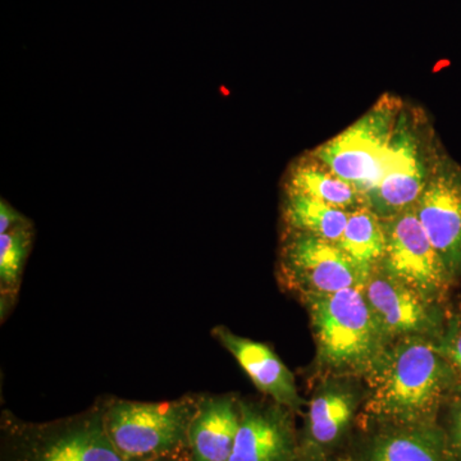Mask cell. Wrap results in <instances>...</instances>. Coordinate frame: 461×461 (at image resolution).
<instances>
[{"mask_svg": "<svg viewBox=\"0 0 461 461\" xmlns=\"http://www.w3.org/2000/svg\"><path fill=\"white\" fill-rule=\"evenodd\" d=\"M309 311L321 360L332 366H369L382 333L362 287L309 294Z\"/></svg>", "mask_w": 461, "mask_h": 461, "instance_id": "obj_4", "label": "cell"}, {"mask_svg": "<svg viewBox=\"0 0 461 461\" xmlns=\"http://www.w3.org/2000/svg\"><path fill=\"white\" fill-rule=\"evenodd\" d=\"M212 335L238 360L260 393L271 397L278 405L288 408L299 405L295 378L272 348L241 338L223 326L214 327Z\"/></svg>", "mask_w": 461, "mask_h": 461, "instance_id": "obj_11", "label": "cell"}, {"mask_svg": "<svg viewBox=\"0 0 461 461\" xmlns=\"http://www.w3.org/2000/svg\"><path fill=\"white\" fill-rule=\"evenodd\" d=\"M285 267L309 294H332L363 287L364 275L335 242L302 233L285 250Z\"/></svg>", "mask_w": 461, "mask_h": 461, "instance_id": "obj_7", "label": "cell"}, {"mask_svg": "<svg viewBox=\"0 0 461 461\" xmlns=\"http://www.w3.org/2000/svg\"><path fill=\"white\" fill-rule=\"evenodd\" d=\"M198 400L199 396L167 402L105 400V429L126 460L182 453L187 450V437Z\"/></svg>", "mask_w": 461, "mask_h": 461, "instance_id": "obj_3", "label": "cell"}, {"mask_svg": "<svg viewBox=\"0 0 461 461\" xmlns=\"http://www.w3.org/2000/svg\"><path fill=\"white\" fill-rule=\"evenodd\" d=\"M240 427L229 461H288L293 441L276 409L240 402Z\"/></svg>", "mask_w": 461, "mask_h": 461, "instance_id": "obj_13", "label": "cell"}, {"mask_svg": "<svg viewBox=\"0 0 461 461\" xmlns=\"http://www.w3.org/2000/svg\"><path fill=\"white\" fill-rule=\"evenodd\" d=\"M354 411V399L344 390H329L315 397L309 408V429L315 441L330 444L348 426Z\"/></svg>", "mask_w": 461, "mask_h": 461, "instance_id": "obj_18", "label": "cell"}, {"mask_svg": "<svg viewBox=\"0 0 461 461\" xmlns=\"http://www.w3.org/2000/svg\"><path fill=\"white\" fill-rule=\"evenodd\" d=\"M240 418V402L232 396H199L187 437L190 460L229 461Z\"/></svg>", "mask_w": 461, "mask_h": 461, "instance_id": "obj_12", "label": "cell"}, {"mask_svg": "<svg viewBox=\"0 0 461 461\" xmlns=\"http://www.w3.org/2000/svg\"><path fill=\"white\" fill-rule=\"evenodd\" d=\"M393 112L388 103L378 104L318 149L321 162L362 195L372 193L384 171L395 133Z\"/></svg>", "mask_w": 461, "mask_h": 461, "instance_id": "obj_5", "label": "cell"}, {"mask_svg": "<svg viewBox=\"0 0 461 461\" xmlns=\"http://www.w3.org/2000/svg\"><path fill=\"white\" fill-rule=\"evenodd\" d=\"M384 229V272L424 296L444 290L450 269L421 226L414 206L393 215Z\"/></svg>", "mask_w": 461, "mask_h": 461, "instance_id": "obj_6", "label": "cell"}, {"mask_svg": "<svg viewBox=\"0 0 461 461\" xmlns=\"http://www.w3.org/2000/svg\"><path fill=\"white\" fill-rule=\"evenodd\" d=\"M338 245L366 276L384 260L386 253V229L368 206L348 212V220Z\"/></svg>", "mask_w": 461, "mask_h": 461, "instance_id": "obj_14", "label": "cell"}, {"mask_svg": "<svg viewBox=\"0 0 461 461\" xmlns=\"http://www.w3.org/2000/svg\"><path fill=\"white\" fill-rule=\"evenodd\" d=\"M288 194H300L338 206V208H357L359 193L329 168L315 165H300L291 172L287 184Z\"/></svg>", "mask_w": 461, "mask_h": 461, "instance_id": "obj_16", "label": "cell"}, {"mask_svg": "<svg viewBox=\"0 0 461 461\" xmlns=\"http://www.w3.org/2000/svg\"><path fill=\"white\" fill-rule=\"evenodd\" d=\"M454 435L456 444L461 447V408L456 411L454 420Z\"/></svg>", "mask_w": 461, "mask_h": 461, "instance_id": "obj_23", "label": "cell"}, {"mask_svg": "<svg viewBox=\"0 0 461 461\" xmlns=\"http://www.w3.org/2000/svg\"><path fill=\"white\" fill-rule=\"evenodd\" d=\"M427 182L414 139L406 130H395L381 178L368 195L373 206L391 217L402 213L417 204Z\"/></svg>", "mask_w": 461, "mask_h": 461, "instance_id": "obj_10", "label": "cell"}, {"mask_svg": "<svg viewBox=\"0 0 461 461\" xmlns=\"http://www.w3.org/2000/svg\"><path fill=\"white\" fill-rule=\"evenodd\" d=\"M27 221H29V218L21 214L17 209L9 204L7 200L2 199V204H0V235L14 230V227L20 226Z\"/></svg>", "mask_w": 461, "mask_h": 461, "instance_id": "obj_21", "label": "cell"}, {"mask_svg": "<svg viewBox=\"0 0 461 461\" xmlns=\"http://www.w3.org/2000/svg\"><path fill=\"white\" fill-rule=\"evenodd\" d=\"M368 368L373 406L396 418L427 414L454 381L437 345L420 336H408L379 350Z\"/></svg>", "mask_w": 461, "mask_h": 461, "instance_id": "obj_1", "label": "cell"}, {"mask_svg": "<svg viewBox=\"0 0 461 461\" xmlns=\"http://www.w3.org/2000/svg\"><path fill=\"white\" fill-rule=\"evenodd\" d=\"M421 226L451 271L461 267V173L439 169L414 205Z\"/></svg>", "mask_w": 461, "mask_h": 461, "instance_id": "obj_8", "label": "cell"}, {"mask_svg": "<svg viewBox=\"0 0 461 461\" xmlns=\"http://www.w3.org/2000/svg\"><path fill=\"white\" fill-rule=\"evenodd\" d=\"M286 220L306 235L338 244L348 223V212L300 194H288Z\"/></svg>", "mask_w": 461, "mask_h": 461, "instance_id": "obj_15", "label": "cell"}, {"mask_svg": "<svg viewBox=\"0 0 461 461\" xmlns=\"http://www.w3.org/2000/svg\"><path fill=\"white\" fill-rule=\"evenodd\" d=\"M362 288L382 335L417 336L433 329L427 296L387 272L372 271Z\"/></svg>", "mask_w": 461, "mask_h": 461, "instance_id": "obj_9", "label": "cell"}, {"mask_svg": "<svg viewBox=\"0 0 461 461\" xmlns=\"http://www.w3.org/2000/svg\"><path fill=\"white\" fill-rule=\"evenodd\" d=\"M368 461H446V457L429 433L403 432L381 439Z\"/></svg>", "mask_w": 461, "mask_h": 461, "instance_id": "obj_19", "label": "cell"}, {"mask_svg": "<svg viewBox=\"0 0 461 461\" xmlns=\"http://www.w3.org/2000/svg\"><path fill=\"white\" fill-rule=\"evenodd\" d=\"M126 461H185L182 459L181 453L171 455H160V456L151 457H136V459H129ZM191 461V460H189Z\"/></svg>", "mask_w": 461, "mask_h": 461, "instance_id": "obj_22", "label": "cell"}, {"mask_svg": "<svg viewBox=\"0 0 461 461\" xmlns=\"http://www.w3.org/2000/svg\"><path fill=\"white\" fill-rule=\"evenodd\" d=\"M35 240V226L32 221L14 227L0 235V293H2V317L9 304L17 296L21 278L25 269L27 258Z\"/></svg>", "mask_w": 461, "mask_h": 461, "instance_id": "obj_17", "label": "cell"}, {"mask_svg": "<svg viewBox=\"0 0 461 461\" xmlns=\"http://www.w3.org/2000/svg\"><path fill=\"white\" fill-rule=\"evenodd\" d=\"M3 461H126L104 423L103 402L50 423L29 424L3 417Z\"/></svg>", "mask_w": 461, "mask_h": 461, "instance_id": "obj_2", "label": "cell"}, {"mask_svg": "<svg viewBox=\"0 0 461 461\" xmlns=\"http://www.w3.org/2000/svg\"><path fill=\"white\" fill-rule=\"evenodd\" d=\"M437 348L450 366L454 381L461 387V315L450 321Z\"/></svg>", "mask_w": 461, "mask_h": 461, "instance_id": "obj_20", "label": "cell"}]
</instances>
